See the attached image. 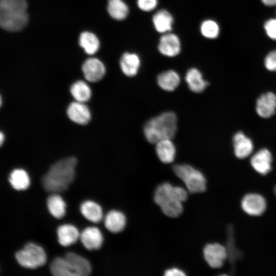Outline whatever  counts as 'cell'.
<instances>
[{
  "label": "cell",
  "mask_w": 276,
  "mask_h": 276,
  "mask_svg": "<svg viewBox=\"0 0 276 276\" xmlns=\"http://www.w3.org/2000/svg\"><path fill=\"white\" fill-rule=\"evenodd\" d=\"M77 163V159L72 156L53 164L42 178L44 189L53 193L66 191L74 179Z\"/></svg>",
  "instance_id": "6da1fadb"
},
{
  "label": "cell",
  "mask_w": 276,
  "mask_h": 276,
  "mask_svg": "<svg viewBox=\"0 0 276 276\" xmlns=\"http://www.w3.org/2000/svg\"><path fill=\"white\" fill-rule=\"evenodd\" d=\"M187 197L188 193L185 189L165 182L157 188L154 198L166 215L175 218L182 213V203L187 200Z\"/></svg>",
  "instance_id": "7a4b0ae2"
},
{
  "label": "cell",
  "mask_w": 276,
  "mask_h": 276,
  "mask_svg": "<svg viewBox=\"0 0 276 276\" xmlns=\"http://www.w3.org/2000/svg\"><path fill=\"white\" fill-rule=\"evenodd\" d=\"M27 8L26 0H1V27L10 32L22 29L28 22Z\"/></svg>",
  "instance_id": "3957f363"
},
{
  "label": "cell",
  "mask_w": 276,
  "mask_h": 276,
  "mask_svg": "<svg viewBox=\"0 0 276 276\" xmlns=\"http://www.w3.org/2000/svg\"><path fill=\"white\" fill-rule=\"evenodd\" d=\"M177 130V118L171 111L165 112L150 119L144 127L146 140L152 144L164 139H172Z\"/></svg>",
  "instance_id": "277c9868"
},
{
  "label": "cell",
  "mask_w": 276,
  "mask_h": 276,
  "mask_svg": "<svg viewBox=\"0 0 276 276\" xmlns=\"http://www.w3.org/2000/svg\"><path fill=\"white\" fill-rule=\"evenodd\" d=\"M15 258L22 267L28 269H35L44 265L47 256L44 250L40 246L29 242L17 251Z\"/></svg>",
  "instance_id": "5b68a950"
},
{
  "label": "cell",
  "mask_w": 276,
  "mask_h": 276,
  "mask_svg": "<svg viewBox=\"0 0 276 276\" xmlns=\"http://www.w3.org/2000/svg\"><path fill=\"white\" fill-rule=\"evenodd\" d=\"M175 174L185 183L191 193H201L206 189V180L201 172L190 165H175L173 167Z\"/></svg>",
  "instance_id": "8992f818"
},
{
  "label": "cell",
  "mask_w": 276,
  "mask_h": 276,
  "mask_svg": "<svg viewBox=\"0 0 276 276\" xmlns=\"http://www.w3.org/2000/svg\"><path fill=\"white\" fill-rule=\"evenodd\" d=\"M204 258L212 268L221 267L228 258L226 248L219 243L207 244L203 249Z\"/></svg>",
  "instance_id": "52a82bcc"
},
{
  "label": "cell",
  "mask_w": 276,
  "mask_h": 276,
  "mask_svg": "<svg viewBox=\"0 0 276 276\" xmlns=\"http://www.w3.org/2000/svg\"><path fill=\"white\" fill-rule=\"evenodd\" d=\"M241 207L249 215L259 216L265 211L266 203L262 196L258 194H248L243 198Z\"/></svg>",
  "instance_id": "ba28073f"
},
{
  "label": "cell",
  "mask_w": 276,
  "mask_h": 276,
  "mask_svg": "<svg viewBox=\"0 0 276 276\" xmlns=\"http://www.w3.org/2000/svg\"><path fill=\"white\" fill-rule=\"evenodd\" d=\"M82 69L85 78L91 82L100 80L106 72L104 64L99 59L95 58L86 60L82 65Z\"/></svg>",
  "instance_id": "9c48e42d"
},
{
  "label": "cell",
  "mask_w": 276,
  "mask_h": 276,
  "mask_svg": "<svg viewBox=\"0 0 276 276\" xmlns=\"http://www.w3.org/2000/svg\"><path fill=\"white\" fill-rule=\"evenodd\" d=\"M64 258L74 276H86L90 274V264L85 258L73 252L66 253Z\"/></svg>",
  "instance_id": "30bf717a"
},
{
  "label": "cell",
  "mask_w": 276,
  "mask_h": 276,
  "mask_svg": "<svg viewBox=\"0 0 276 276\" xmlns=\"http://www.w3.org/2000/svg\"><path fill=\"white\" fill-rule=\"evenodd\" d=\"M180 41L178 37L173 33H165L160 38L158 49L164 56L172 57L180 52Z\"/></svg>",
  "instance_id": "8fae6325"
},
{
  "label": "cell",
  "mask_w": 276,
  "mask_h": 276,
  "mask_svg": "<svg viewBox=\"0 0 276 276\" xmlns=\"http://www.w3.org/2000/svg\"><path fill=\"white\" fill-rule=\"evenodd\" d=\"M79 239L84 247L89 250L99 249L103 242L102 233L94 226L87 227L83 230Z\"/></svg>",
  "instance_id": "7c38bea8"
},
{
  "label": "cell",
  "mask_w": 276,
  "mask_h": 276,
  "mask_svg": "<svg viewBox=\"0 0 276 276\" xmlns=\"http://www.w3.org/2000/svg\"><path fill=\"white\" fill-rule=\"evenodd\" d=\"M256 110L257 114L262 118L271 117L276 110V95L272 92L261 95L257 100Z\"/></svg>",
  "instance_id": "4fadbf2b"
},
{
  "label": "cell",
  "mask_w": 276,
  "mask_h": 276,
  "mask_svg": "<svg viewBox=\"0 0 276 276\" xmlns=\"http://www.w3.org/2000/svg\"><path fill=\"white\" fill-rule=\"evenodd\" d=\"M67 114L71 121L80 125L87 124L91 118L87 106L84 103L78 101L70 104L67 109Z\"/></svg>",
  "instance_id": "5bb4252c"
},
{
  "label": "cell",
  "mask_w": 276,
  "mask_h": 276,
  "mask_svg": "<svg viewBox=\"0 0 276 276\" xmlns=\"http://www.w3.org/2000/svg\"><path fill=\"white\" fill-rule=\"evenodd\" d=\"M272 155L267 149L256 152L250 159L252 168L259 174L266 175L271 170Z\"/></svg>",
  "instance_id": "9a60e30c"
},
{
  "label": "cell",
  "mask_w": 276,
  "mask_h": 276,
  "mask_svg": "<svg viewBox=\"0 0 276 276\" xmlns=\"http://www.w3.org/2000/svg\"><path fill=\"white\" fill-rule=\"evenodd\" d=\"M233 143L235 154L239 158L247 157L253 151L252 141L242 132H238L234 135Z\"/></svg>",
  "instance_id": "2e32d148"
},
{
  "label": "cell",
  "mask_w": 276,
  "mask_h": 276,
  "mask_svg": "<svg viewBox=\"0 0 276 276\" xmlns=\"http://www.w3.org/2000/svg\"><path fill=\"white\" fill-rule=\"evenodd\" d=\"M80 234L78 229L70 224L61 225L57 229L58 243L63 246H68L75 243L79 239Z\"/></svg>",
  "instance_id": "e0dca14e"
},
{
  "label": "cell",
  "mask_w": 276,
  "mask_h": 276,
  "mask_svg": "<svg viewBox=\"0 0 276 276\" xmlns=\"http://www.w3.org/2000/svg\"><path fill=\"white\" fill-rule=\"evenodd\" d=\"M140 64V57L137 54L132 53H125L122 55L120 61L122 72L128 77H133L137 74Z\"/></svg>",
  "instance_id": "ac0fdd59"
},
{
  "label": "cell",
  "mask_w": 276,
  "mask_h": 276,
  "mask_svg": "<svg viewBox=\"0 0 276 276\" xmlns=\"http://www.w3.org/2000/svg\"><path fill=\"white\" fill-rule=\"evenodd\" d=\"M172 139H164L157 142L155 150L159 159L164 163L173 162L176 155V148Z\"/></svg>",
  "instance_id": "d6986e66"
},
{
  "label": "cell",
  "mask_w": 276,
  "mask_h": 276,
  "mask_svg": "<svg viewBox=\"0 0 276 276\" xmlns=\"http://www.w3.org/2000/svg\"><path fill=\"white\" fill-rule=\"evenodd\" d=\"M126 223L124 214L120 211L111 210L105 216L104 223L110 232L117 233L123 230Z\"/></svg>",
  "instance_id": "ffe728a7"
},
{
  "label": "cell",
  "mask_w": 276,
  "mask_h": 276,
  "mask_svg": "<svg viewBox=\"0 0 276 276\" xmlns=\"http://www.w3.org/2000/svg\"><path fill=\"white\" fill-rule=\"evenodd\" d=\"M82 215L88 221L98 223L103 218V211L101 206L97 202L91 200L83 202L80 207Z\"/></svg>",
  "instance_id": "44dd1931"
},
{
  "label": "cell",
  "mask_w": 276,
  "mask_h": 276,
  "mask_svg": "<svg viewBox=\"0 0 276 276\" xmlns=\"http://www.w3.org/2000/svg\"><path fill=\"white\" fill-rule=\"evenodd\" d=\"M185 79L190 89L196 93L203 91L209 84L203 78L201 73L196 68H191L187 71Z\"/></svg>",
  "instance_id": "7402d4cb"
},
{
  "label": "cell",
  "mask_w": 276,
  "mask_h": 276,
  "mask_svg": "<svg viewBox=\"0 0 276 276\" xmlns=\"http://www.w3.org/2000/svg\"><path fill=\"white\" fill-rule=\"evenodd\" d=\"M180 78L178 74L173 70H168L159 74L157 82L163 89L171 91L175 90L179 85Z\"/></svg>",
  "instance_id": "603a6c76"
},
{
  "label": "cell",
  "mask_w": 276,
  "mask_h": 276,
  "mask_svg": "<svg viewBox=\"0 0 276 276\" xmlns=\"http://www.w3.org/2000/svg\"><path fill=\"white\" fill-rule=\"evenodd\" d=\"M152 21L156 30L159 33L165 34L172 30L173 18L167 10H160L154 14Z\"/></svg>",
  "instance_id": "cb8c5ba5"
},
{
  "label": "cell",
  "mask_w": 276,
  "mask_h": 276,
  "mask_svg": "<svg viewBox=\"0 0 276 276\" xmlns=\"http://www.w3.org/2000/svg\"><path fill=\"white\" fill-rule=\"evenodd\" d=\"M47 205L51 215L57 219L62 218L66 212V203L58 194L53 193L47 199Z\"/></svg>",
  "instance_id": "d4e9b609"
},
{
  "label": "cell",
  "mask_w": 276,
  "mask_h": 276,
  "mask_svg": "<svg viewBox=\"0 0 276 276\" xmlns=\"http://www.w3.org/2000/svg\"><path fill=\"white\" fill-rule=\"evenodd\" d=\"M9 182L12 187L17 191L25 190L30 185L28 173L22 169H15L10 173Z\"/></svg>",
  "instance_id": "484cf974"
},
{
  "label": "cell",
  "mask_w": 276,
  "mask_h": 276,
  "mask_svg": "<svg viewBox=\"0 0 276 276\" xmlns=\"http://www.w3.org/2000/svg\"><path fill=\"white\" fill-rule=\"evenodd\" d=\"M107 11L109 15L117 20L124 19L129 13V9L123 0H108Z\"/></svg>",
  "instance_id": "4316f807"
},
{
  "label": "cell",
  "mask_w": 276,
  "mask_h": 276,
  "mask_svg": "<svg viewBox=\"0 0 276 276\" xmlns=\"http://www.w3.org/2000/svg\"><path fill=\"white\" fill-rule=\"evenodd\" d=\"M79 44L89 55L96 53L99 50L100 42L97 37L89 32H82L79 37Z\"/></svg>",
  "instance_id": "83f0119b"
},
{
  "label": "cell",
  "mask_w": 276,
  "mask_h": 276,
  "mask_svg": "<svg viewBox=\"0 0 276 276\" xmlns=\"http://www.w3.org/2000/svg\"><path fill=\"white\" fill-rule=\"evenodd\" d=\"M71 93L76 101L84 103L89 100L91 91L89 86L84 81H78L71 87Z\"/></svg>",
  "instance_id": "f1b7e54d"
},
{
  "label": "cell",
  "mask_w": 276,
  "mask_h": 276,
  "mask_svg": "<svg viewBox=\"0 0 276 276\" xmlns=\"http://www.w3.org/2000/svg\"><path fill=\"white\" fill-rule=\"evenodd\" d=\"M50 270L55 276H74L64 257L55 258L51 263Z\"/></svg>",
  "instance_id": "f546056e"
},
{
  "label": "cell",
  "mask_w": 276,
  "mask_h": 276,
  "mask_svg": "<svg viewBox=\"0 0 276 276\" xmlns=\"http://www.w3.org/2000/svg\"><path fill=\"white\" fill-rule=\"evenodd\" d=\"M200 32L205 38L214 39L217 38L219 34V26L215 21L206 19L201 23Z\"/></svg>",
  "instance_id": "4dcf8cb0"
},
{
  "label": "cell",
  "mask_w": 276,
  "mask_h": 276,
  "mask_svg": "<svg viewBox=\"0 0 276 276\" xmlns=\"http://www.w3.org/2000/svg\"><path fill=\"white\" fill-rule=\"evenodd\" d=\"M228 245L226 248L228 257H229L231 262L234 263L235 261L241 257V253L237 249L235 246L234 235L232 226L228 227Z\"/></svg>",
  "instance_id": "1f68e13d"
},
{
  "label": "cell",
  "mask_w": 276,
  "mask_h": 276,
  "mask_svg": "<svg viewBox=\"0 0 276 276\" xmlns=\"http://www.w3.org/2000/svg\"><path fill=\"white\" fill-rule=\"evenodd\" d=\"M264 28L267 35L273 40H276V18H270L266 20Z\"/></svg>",
  "instance_id": "d6a6232c"
},
{
  "label": "cell",
  "mask_w": 276,
  "mask_h": 276,
  "mask_svg": "<svg viewBox=\"0 0 276 276\" xmlns=\"http://www.w3.org/2000/svg\"><path fill=\"white\" fill-rule=\"evenodd\" d=\"M265 67L270 71H276V50L270 52L264 59Z\"/></svg>",
  "instance_id": "836d02e7"
},
{
  "label": "cell",
  "mask_w": 276,
  "mask_h": 276,
  "mask_svg": "<svg viewBox=\"0 0 276 276\" xmlns=\"http://www.w3.org/2000/svg\"><path fill=\"white\" fill-rule=\"evenodd\" d=\"M157 4V0H137L138 7L144 11H150L154 9Z\"/></svg>",
  "instance_id": "e575fe53"
},
{
  "label": "cell",
  "mask_w": 276,
  "mask_h": 276,
  "mask_svg": "<svg viewBox=\"0 0 276 276\" xmlns=\"http://www.w3.org/2000/svg\"><path fill=\"white\" fill-rule=\"evenodd\" d=\"M164 275L166 276H183L186 275V274L178 268H173L167 270L165 272Z\"/></svg>",
  "instance_id": "d590c367"
},
{
  "label": "cell",
  "mask_w": 276,
  "mask_h": 276,
  "mask_svg": "<svg viewBox=\"0 0 276 276\" xmlns=\"http://www.w3.org/2000/svg\"><path fill=\"white\" fill-rule=\"evenodd\" d=\"M263 4L267 6H276V0H261Z\"/></svg>",
  "instance_id": "8d00e7d4"
},
{
  "label": "cell",
  "mask_w": 276,
  "mask_h": 276,
  "mask_svg": "<svg viewBox=\"0 0 276 276\" xmlns=\"http://www.w3.org/2000/svg\"><path fill=\"white\" fill-rule=\"evenodd\" d=\"M5 140V135L2 132L0 134V143L1 145H3V143Z\"/></svg>",
  "instance_id": "74e56055"
},
{
  "label": "cell",
  "mask_w": 276,
  "mask_h": 276,
  "mask_svg": "<svg viewBox=\"0 0 276 276\" xmlns=\"http://www.w3.org/2000/svg\"><path fill=\"white\" fill-rule=\"evenodd\" d=\"M274 193H275V195H276V187L274 188Z\"/></svg>",
  "instance_id": "f35d334b"
}]
</instances>
